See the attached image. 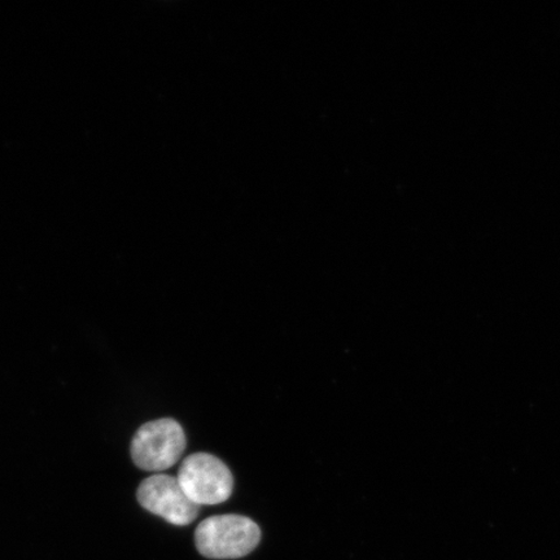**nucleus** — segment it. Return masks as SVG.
<instances>
[{"label":"nucleus","mask_w":560,"mask_h":560,"mask_svg":"<svg viewBox=\"0 0 560 560\" xmlns=\"http://www.w3.org/2000/svg\"><path fill=\"white\" fill-rule=\"evenodd\" d=\"M260 540V527L249 517L241 515L208 517L195 532L196 548L201 556L210 559L248 556Z\"/></svg>","instance_id":"obj_1"},{"label":"nucleus","mask_w":560,"mask_h":560,"mask_svg":"<svg viewBox=\"0 0 560 560\" xmlns=\"http://www.w3.org/2000/svg\"><path fill=\"white\" fill-rule=\"evenodd\" d=\"M187 445L186 435L177 420H153L140 427L131 441V458L140 470L161 472L173 467Z\"/></svg>","instance_id":"obj_2"},{"label":"nucleus","mask_w":560,"mask_h":560,"mask_svg":"<svg viewBox=\"0 0 560 560\" xmlns=\"http://www.w3.org/2000/svg\"><path fill=\"white\" fill-rule=\"evenodd\" d=\"M177 480L196 505H219L233 493L234 478L229 467L212 454L188 455L179 467Z\"/></svg>","instance_id":"obj_3"},{"label":"nucleus","mask_w":560,"mask_h":560,"mask_svg":"<svg viewBox=\"0 0 560 560\" xmlns=\"http://www.w3.org/2000/svg\"><path fill=\"white\" fill-rule=\"evenodd\" d=\"M137 497L147 511L174 525L190 524L200 513V506L188 499L171 475L150 476L139 486Z\"/></svg>","instance_id":"obj_4"}]
</instances>
